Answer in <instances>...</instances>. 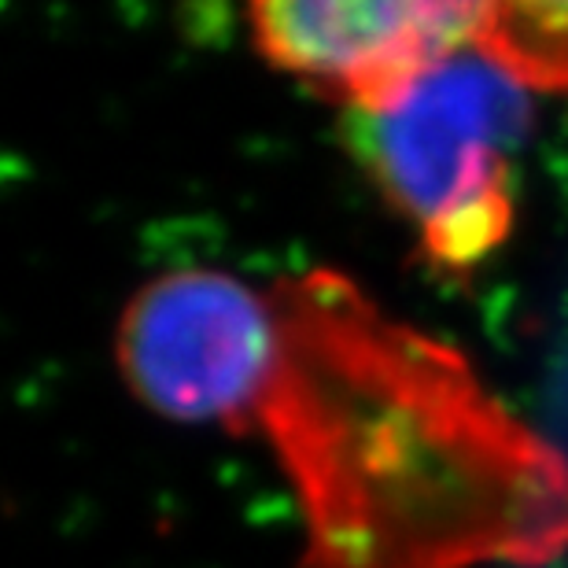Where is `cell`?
<instances>
[{"instance_id":"obj_4","label":"cell","mask_w":568,"mask_h":568,"mask_svg":"<svg viewBox=\"0 0 568 568\" xmlns=\"http://www.w3.org/2000/svg\"><path fill=\"white\" fill-rule=\"evenodd\" d=\"M263 60L336 104L377 111L425 74L487 52L495 0H244Z\"/></svg>"},{"instance_id":"obj_3","label":"cell","mask_w":568,"mask_h":568,"mask_svg":"<svg viewBox=\"0 0 568 568\" xmlns=\"http://www.w3.org/2000/svg\"><path fill=\"white\" fill-rule=\"evenodd\" d=\"M115 355L152 414L247 432L281 358L277 295L219 270L155 277L122 311Z\"/></svg>"},{"instance_id":"obj_2","label":"cell","mask_w":568,"mask_h":568,"mask_svg":"<svg viewBox=\"0 0 568 568\" xmlns=\"http://www.w3.org/2000/svg\"><path fill=\"white\" fill-rule=\"evenodd\" d=\"M531 97L506 67L473 52L392 104L351 115L358 159L414 225L436 274H473L514 233V152Z\"/></svg>"},{"instance_id":"obj_5","label":"cell","mask_w":568,"mask_h":568,"mask_svg":"<svg viewBox=\"0 0 568 568\" xmlns=\"http://www.w3.org/2000/svg\"><path fill=\"white\" fill-rule=\"evenodd\" d=\"M484 55L531 93L568 100V0H495Z\"/></svg>"},{"instance_id":"obj_1","label":"cell","mask_w":568,"mask_h":568,"mask_svg":"<svg viewBox=\"0 0 568 568\" xmlns=\"http://www.w3.org/2000/svg\"><path fill=\"white\" fill-rule=\"evenodd\" d=\"M274 295L281 358L252 428L300 498V568L542 565L568 547L565 462L469 362L333 274Z\"/></svg>"}]
</instances>
